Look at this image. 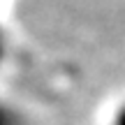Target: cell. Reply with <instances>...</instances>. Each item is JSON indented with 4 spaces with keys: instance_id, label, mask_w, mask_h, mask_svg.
I'll use <instances>...</instances> for the list:
<instances>
[{
    "instance_id": "6da1fadb",
    "label": "cell",
    "mask_w": 125,
    "mask_h": 125,
    "mask_svg": "<svg viewBox=\"0 0 125 125\" xmlns=\"http://www.w3.org/2000/svg\"><path fill=\"white\" fill-rule=\"evenodd\" d=\"M104 125H125V97L111 107V111H109Z\"/></svg>"
},
{
    "instance_id": "7a4b0ae2",
    "label": "cell",
    "mask_w": 125,
    "mask_h": 125,
    "mask_svg": "<svg viewBox=\"0 0 125 125\" xmlns=\"http://www.w3.org/2000/svg\"><path fill=\"white\" fill-rule=\"evenodd\" d=\"M0 125H23V123H21V116H16L12 109L0 104Z\"/></svg>"
},
{
    "instance_id": "3957f363",
    "label": "cell",
    "mask_w": 125,
    "mask_h": 125,
    "mask_svg": "<svg viewBox=\"0 0 125 125\" xmlns=\"http://www.w3.org/2000/svg\"><path fill=\"white\" fill-rule=\"evenodd\" d=\"M2 51H5V40H2V35H0V58H2Z\"/></svg>"
}]
</instances>
